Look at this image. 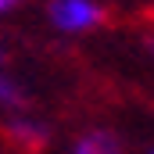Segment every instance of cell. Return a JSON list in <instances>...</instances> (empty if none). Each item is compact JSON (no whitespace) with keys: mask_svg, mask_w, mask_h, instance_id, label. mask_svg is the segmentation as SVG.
Listing matches in <instances>:
<instances>
[{"mask_svg":"<svg viewBox=\"0 0 154 154\" xmlns=\"http://www.w3.org/2000/svg\"><path fill=\"white\" fill-rule=\"evenodd\" d=\"M47 18H50V25L57 32L82 36V32H93L104 22V7L97 0H50L47 4Z\"/></svg>","mask_w":154,"mask_h":154,"instance_id":"cell-1","label":"cell"},{"mask_svg":"<svg viewBox=\"0 0 154 154\" xmlns=\"http://www.w3.org/2000/svg\"><path fill=\"white\" fill-rule=\"evenodd\" d=\"M4 133L11 136V143H18L25 151H39L50 140V125L39 122V118H32V115H11L7 125H4Z\"/></svg>","mask_w":154,"mask_h":154,"instance_id":"cell-2","label":"cell"},{"mask_svg":"<svg viewBox=\"0 0 154 154\" xmlns=\"http://www.w3.org/2000/svg\"><path fill=\"white\" fill-rule=\"evenodd\" d=\"M68 154H122V136L115 129H86L75 136Z\"/></svg>","mask_w":154,"mask_h":154,"instance_id":"cell-3","label":"cell"},{"mask_svg":"<svg viewBox=\"0 0 154 154\" xmlns=\"http://www.w3.org/2000/svg\"><path fill=\"white\" fill-rule=\"evenodd\" d=\"M29 108V93L22 90V82L14 75H7L0 68V111H11V115H25Z\"/></svg>","mask_w":154,"mask_h":154,"instance_id":"cell-4","label":"cell"},{"mask_svg":"<svg viewBox=\"0 0 154 154\" xmlns=\"http://www.w3.org/2000/svg\"><path fill=\"white\" fill-rule=\"evenodd\" d=\"M22 0H0V14H7V11H14Z\"/></svg>","mask_w":154,"mask_h":154,"instance_id":"cell-5","label":"cell"},{"mask_svg":"<svg viewBox=\"0 0 154 154\" xmlns=\"http://www.w3.org/2000/svg\"><path fill=\"white\" fill-rule=\"evenodd\" d=\"M4 61H7V50H4V47H0V68H4Z\"/></svg>","mask_w":154,"mask_h":154,"instance_id":"cell-6","label":"cell"}]
</instances>
